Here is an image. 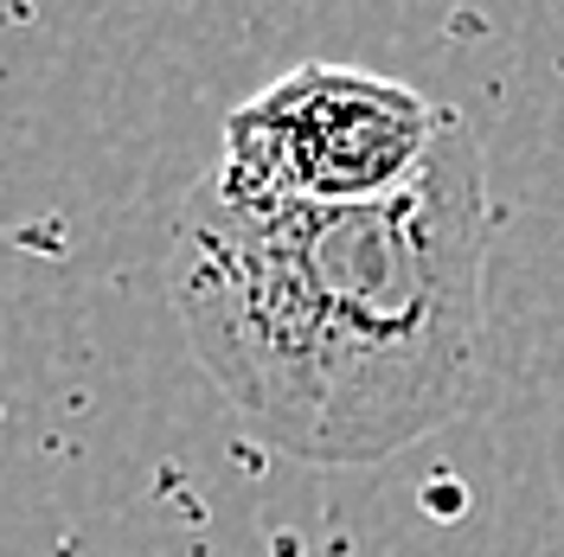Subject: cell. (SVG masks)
<instances>
[{
  "instance_id": "obj_1",
  "label": "cell",
  "mask_w": 564,
  "mask_h": 557,
  "mask_svg": "<svg viewBox=\"0 0 564 557\" xmlns=\"http://www.w3.org/2000/svg\"><path fill=\"white\" fill-rule=\"evenodd\" d=\"M488 161L449 109L423 179L379 206L250 211L199 179L174 218L167 302L263 449L352 468L468 404L488 347Z\"/></svg>"
},
{
  "instance_id": "obj_2",
  "label": "cell",
  "mask_w": 564,
  "mask_h": 557,
  "mask_svg": "<svg viewBox=\"0 0 564 557\" xmlns=\"http://www.w3.org/2000/svg\"><path fill=\"white\" fill-rule=\"evenodd\" d=\"M449 109L352 65H295L225 116L212 186L250 211L379 206L417 186Z\"/></svg>"
}]
</instances>
